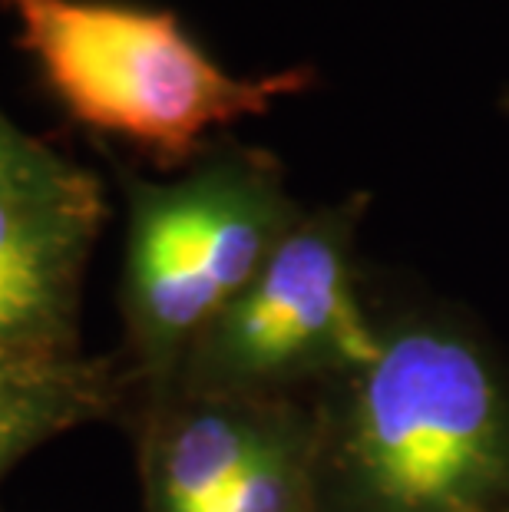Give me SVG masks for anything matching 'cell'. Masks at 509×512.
Wrapping results in <instances>:
<instances>
[{
    "label": "cell",
    "instance_id": "obj_5",
    "mask_svg": "<svg viewBox=\"0 0 509 512\" xmlns=\"http://www.w3.org/2000/svg\"><path fill=\"white\" fill-rule=\"evenodd\" d=\"M100 215L96 179L47 146L0 172V354L57 351Z\"/></svg>",
    "mask_w": 509,
    "mask_h": 512
},
{
    "label": "cell",
    "instance_id": "obj_8",
    "mask_svg": "<svg viewBox=\"0 0 509 512\" xmlns=\"http://www.w3.org/2000/svg\"><path fill=\"white\" fill-rule=\"evenodd\" d=\"M222 506L225 512H321L318 437L295 420H268L262 443Z\"/></svg>",
    "mask_w": 509,
    "mask_h": 512
},
{
    "label": "cell",
    "instance_id": "obj_4",
    "mask_svg": "<svg viewBox=\"0 0 509 512\" xmlns=\"http://www.w3.org/2000/svg\"><path fill=\"white\" fill-rule=\"evenodd\" d=\"M281 238L272 199L238 172L209 166L179 185H139L129 235V311L156 364L229 308Z\"/></svg>",
    "mask_w": 509,
    "mask_h": 512
},
{
    "label": "cell",
    "instance_id": "obj_2",
    "mask_svg": "<svg viewBox=\"0 0 509 512\" xmlns=\"http://www.w3.org/2000/svg\"><path fill=\"white\" fill-rule=\"evenodd\" d=\"M0 7L80 123L162 156H186L205 133L301 90V73H225L169 10L106 0H0Z\"/></svg>",
    "mask_w": 509,
    "mask_h": 512
},
{
    "label": "cell",
    "instance_id": "obj_1",
    "mask_svg": "<svg viewBox=\"0 0 509 512\" xmlns=\"http://www.w3.org/2000/svg\"><path fill=\"white\" fill-rule=\"evenodd\" d=\"M318 437L321 512H509V394L470 337L384 334Z\"/></svg>",
    "mask_w": 509,
    "mask_h": 512
},
{
    "label": "cell",
    "instance_id": "obj_6",
    "mask_svg": "<svg viewBox=\"0 0 509 512\" xmlns=\"http://www.w3.org/2000/svg\"><path fill=\"white\" fill-rule=\"evenodd\" d=\"M268 420L238 400L212 397L179 417L153 456L156 512H202L222 503L262 443Z\"/></svg>",
    "mask_w": 509,
    "mask_h": 512
},
{
    "label": "cell",
    "instance_id": "obj_7",
    "mask_svg": "<svg viewBox=\"0 0 509 512\" xmlns=\"http://www.w3.org/2000/svg\"><path fill=\"white\" fill-rule=\"evenodd\" d=\"M93 387L96 377L57 351L0 354V476L30 446L96 407Z\"/></svg>",
    "mask_w": 509,
    "mask_h": 512
},
{
    "label": "cell",
    "instance_id": "obj_9",
    "mask_svg": "<svg viewBox=\"0 0 509 512\" xmlns=\"http://www.w3.org/2000/svg\"><path fill=\"white\" fill-rule=\"evenodd\" d=\"M37 143L30 136H24L10 119L0 113V172L10 169L14 162H20Z\"/></svg>",
    "mask_w": 509,
    "mask_h": 512
},
{
    "label": "cell",
    "instance_id": "obj_3",
    "mask_svg": "<svg viewBox=\"0 0 509 512\" xmlns=\"http://www.w3.org/2000/svg\"><path fill=\"white\" fill-rule=\"evenodd\" d=\"M381 347L354 291L348 228L318 219L281 238L252 285L196 337L192 364L205 397L238 400L308 374L351 377Z\"/></svg>",
    "mask_w": 509,
    "mask_h": 512
},
{
    "label": "cell",
    "instance_id": "obj_10",
    "mask_svg": "<svg viewBox=\"0 0 509 512\" xmlns=\"http://www.w3.org/2000/svg\"><path fill=\"white\" fill-rule=\"evenodd\" d=\"M202 512H225V506H222V503H215V506H209V509H202Z\"/></svg>",
    "mask_w": 509,
    "mask_h": 512
}]
</instances>
